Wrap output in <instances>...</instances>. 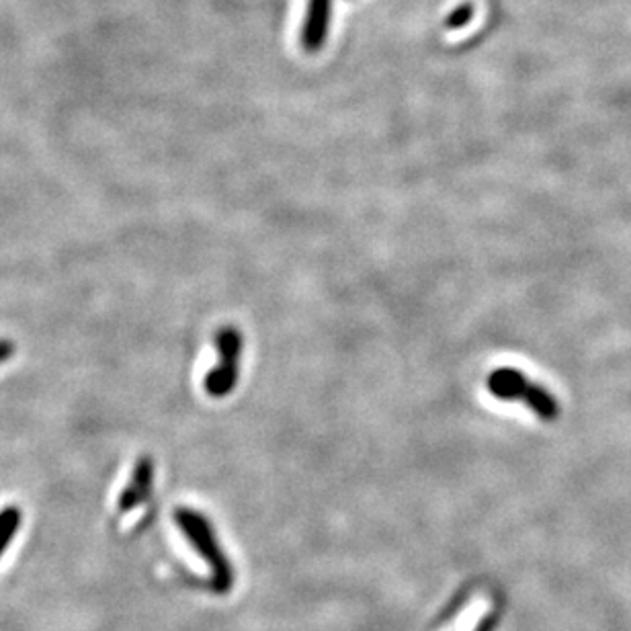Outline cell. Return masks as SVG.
<instances>
[{
    "label": "cell",
    "instance_id": "cell-2",
    "mask_svg": "<svg viewBox=\"0 0 631 631\" xmlns=\"http://www.w3.org/2000/svg\"><path fill=\"white\" fill-rule=\"evenodd\" d=\"M488 390L494 398L504 402H523L545 423H554L560 416V404L556 398L511 367H500L488 375Z\"/></svg>",
    "mask_w": 631,
    "mask_h": 631
},
{
    "label": "cell",
    "instance_id": "cell-6",
    "mask_svg": "<svg viewBox=\"0 0 631 631\" xmlns=\"http://www.w3.org/2000/svg\"><path fill=\"white\" fill-rule=\"evenodd\" d=\"M17 353V345L11 339H0V365L11 361Z\"/></svg>",
    "mask_w": 631,
    "mask_h": 631
},
{
    "label": "cell",
    "instance_id": "cell-3",
    "mask_svg": "<svg viewBox=\"0 0 631 631\" xmlns=\"http://www.w3.org/2000/svg\"><path fill=\"white\" fill-rule=\"evenodd\" d=\"M244 341L236 326H222L216 332V351L218 363L205 375L203 388L212 398H226L238 384L240 375V357Z\"/></svg>",
    "mask_w": 631,
    "mask_h": 631
},
{
    "label": "cell",
    "instance_id": "cell-5",
    "mask_svg": "<svg viewBox=\"0 0 631 631\" xmlns=\"http://www.w3.org/2000/svg\"><path fill=\"white\" fill-rule=\"evenodd\" d=\"M23 525V511L15 504L0 509V558L9 550V545L17 537L19 529Z\"/></svg>",
    "mask_w": 631,
    "mask_h": 631
},
{
    "label": "cell",
    "instance_id": "cell-4",
    "mask_svg": "<svg viewBox=\"0 0 631 631\" xmlns=\"http://www.w3.org/2000/svg\"><path fill=\"white\" fill-rule=\"evenodd\" d=\"M154 474H156V466H154L152 457L144 455L136 461L130 482L125 484V488L121 490V494L117 498V511L121 515L130 513V511L142 507L144 502H148V498L154 490Z\"/></svg>",
    "mask_w": 631,
    "mask_h": 631
},
{
    "label": "cell",
    "instance_id": "cell-1",
    "mask_svg": "<svg viewBox=\"0 0 631 631\" xmlns=\"http://www.w3.org/2000/svg\"><path fill=\"white\" fill-rule=\"evenodd\" d=\"M175 523L179 525L181 533L189 539L193 550L203 558L209 572H212V582L218 593H228L234 584V570L230 566L228 556L224 554L216 529L203 513L179 507L175 511Z\"/></svg>",
    "mask_w": 631,
    "mask_h": 631
}]
</instances>
